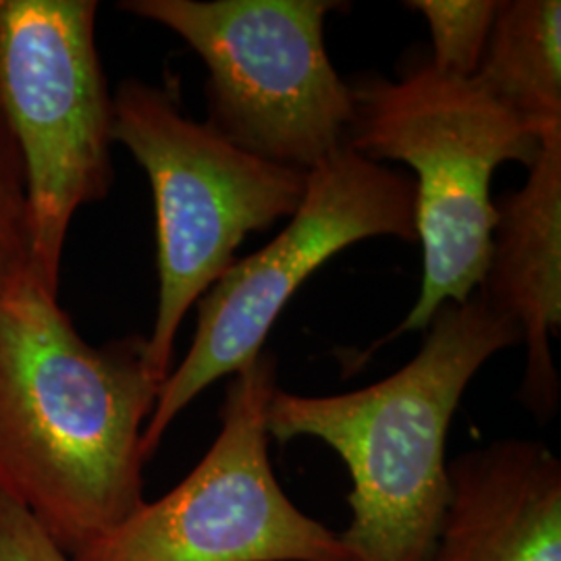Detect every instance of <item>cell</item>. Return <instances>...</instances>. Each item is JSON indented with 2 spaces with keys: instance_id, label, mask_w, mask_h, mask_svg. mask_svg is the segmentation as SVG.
Segmentation results:
<instances>
[{
  "instance_id": "obj_1",
  "label": "cell",
  "mask_w": 561,
  "mask_h": 561,
  "mask_svg": "<svg viewBox=\"0 0 561 561\" xmlns=\"http://www.w3.org/2000/svg\"><path fill=\"white\" fill-rule=\"evenodd\" d=\"M161 385L144 337L94 347L38 285L0 298V493L67 556L144 503L141 433Z\"/></svg>"
},
{
  "instance_id": "obj_2",
  "label": "cell",
  "mask_w": 561,
  "mask_h": 561,
  "mask_svg": "<svg viewBox=\"0 0 561 561\" xmlns=\"http://www.w3.org/2000/svg\"><path fill=\"white\" fill-rule=\"evenodd\" d=\"M421 352L396 375L343 396L275 391L268 437H314L345 461L352 522L341 541L354 561H428L449 500L445 442L468 382L522 341L516 322L481 296L447 301Z\"/></svg>"
},
{
  "instance_id": "obj_3",
  "label": "cell",
  "mask_w": 561,
  "mask_h": 561,
  "mask_svg": "<svg viewBox=\"0 0 561 561\" xmlns=\"http://www.w3.org/2000/svg\"><path fill=\"white\" fill-rule=\"evenodd\" d=\"M354 121L345 144L370 161H401L416 173L422 287L389 337L424 331L443 304L472 298L486 273L497 210L491 180L503 162L530 167L542 140L477 81L431 62L403 80L352 88Z\"/></svg>"
},
{
  "instance_id": "obj_4",
  "label": "cell",
  "mask_w": 561,
  "mask_h": 561,
  "mask_svg": "<svg viewBox=\"0 0 561 561\" xmlns=\"http://www.w3.org/2000/svg\"><path fill=\"white\" fill-rule=\"evenodd\" d=\"M113 141L140 162L154 194L161 291L146 362L164 382L187 310L238 262L241 241L298 210L308 173L241 150L185 117L171 92L138 80L113 99Z\"/></svg>"
},
{
  "instance_id": "obj_5",
  "label": "cell",
  "mask_w": 561,
  "mask_h": 561,
  "mask_svg": "<svg viewBox=\"0 0 561 561\" xmlns=\"http://www.w3.org/2000/svg\"><path fill=\"white\" fill-rule=\"evenodd\" d=\"M187 42L208 67L210 119L241 150L310 171L345 144L354 92L324 48L335 0H127Z\"/></svg>"
},
{
  "instance_id": "obj_6",
  "label": "cell",
  "mask_w": 561,
  "mask_h": 561,
  "mask_svg": "<svg viewBox=\"0 0 561 561\" xmlns=\"http://www.w3.org/2000/svg\"><path fill=\"white\" fill-rule=\"evenodd\" d=\"M94 0H0V115L18 141L34 283L57 296L69 225L113 181Z\"/></svg>"
},
{
  "instance_id": "obj_7",
  "label": "cell",
  "mask_w": 561,
  "mask_h": 561,
  "mask_svg": "<svg viewBox=\"0 0 561 561\" xmlns=\"http://www.w3.org/2000/svg\"><path fill=\"white\" fill-rule=\"evenodd\" d=\"M379 236L419 241L416 181L343 144L308 171L304 201L279 236L236 262L202 296L194 343L162 382L144 426V460L206 387L261 356L280 310L304 280L343 248Z\"/></svg>"
},
{
  "instance_id": "obj_8",
  "label": "cell",
  "mask_w": 561,
  "mask_h": 561,
  "mask_svg": "<svg viewBox=\"0 0 561 561\" xmlns=\"http://www.w3.org/2000/svg\"><path fill=\"white\" fill-rule=\"evenodd\" d=\"M275 391L277 360L261 354L229 382L221 431L201 463L71 561H354L337 533L291 503L271 468Z\"/></svg>"
},
{
  "instance_id": "obj_9",
  "label": "cell",
  "mask_w": 561,
  "mask_h": 561,
  "mask_svg": "<svg viewBox=\"0 0 561 561\" xmlns=\"http://www.w3.org/2000/svg\"><path fill=\"white\" fill-rule=\"evenodd\" d=\"M526 185L493 202L497 222L481 296L516 322L528 360L520 398L547 421L560 400L551 335L561 324V134L542 138Z\"/></svg>"
},
{
  "instance_id": "obj_10",
  "label": "cell",
  "mask_w": 561,
  "mask_h": 561,
  "mask_svg": "<svg viewBox=\"0 0 561 561\" xmlns=\"http://www.w3.org/2000/svg\"><path fill=\"white\" fill-rule=\"evenodd\" d=\"M447 472L428 561H561V463L542 443H493Z\"/></svg>"
},
{
  "instance_id": "obj_11",
  "label": "cell",
  "mask_w": 561,
  "mask_h": 561,
  "mask_svg": "<svg viewBox=\"0 0 561 561\" xmlns=\"http://www.w3.org/2000/svg\"><path fill=\"white\" fill-rule=\"evenodd\" d=\"M472 80L539 138L561 134V2L505 0Z\"/></svg>"
},
{
  "instance_id": "obj_12",
  "label": "cell",
  "mask_w": 561,
  "mask_h": 561,
  "mask_svg": "<svg viewBox=\"0 0 561 561\" xmlns=\"http://www.w3.org/2000/svg\"><path fill=\"white\" fill-rule=\"evenodd\" d=\"M421 11L431 27L435 57L431 65L447 73L470 80L481 65L493 30L500 2L495 0H414L405 2Z\"/></svg>"
},
{
  "instance_id": "obj_13",
  "label": "cell",
  "mask_w": 561,
  "mask_h": 561,
  "mask_svg": "<svg viewBox=\"0 0 561 561\" xmlns=\"http://www.w3.org/2000/svg\"><path fill=\"white\" fill-rule=\"evenodd\" d=\"M36 285L27 181L18 141L0 115V298Z\"/></svg>"
},
{
  "instance_id": "obj_14",
  "label": "cell",
  "mask_w": 561,
  "mask_h": 561,
  "mask_svg": "<svg viewBox=\"0 0 561 561\" xmlns=\"http://www.w3.org/2000/svg\"><path fill=\"white\" fill-rule=\"evenodd\" d=\"M0 561H71L20 503L0 493Z\"/></svg>"
}]
</instances>
